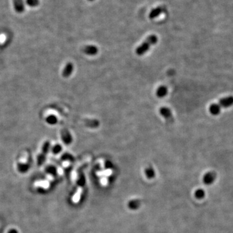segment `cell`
I'll return each instance as SVG.
<instances>
[{
    "label": "cell",
    "instance_id": "cell-20",
    "mask_svg": "<svg viewBox=\"0 0 233 233\" xmlns=\"http://www.w3.org/2000/svg\"><path fill=\"white\" fill-rule=\"evenodd\" d=\"M86 183V180H85V177L84 175H81L79 180L78 181V184H79V185H81V186H84V184Z\"/></svg>",
    "mask_w": 233,
    "mask_h": 233
},
{
    "label": "cell",
    "instance_id": "cell-13",
    "mask_svg": "<svg viewBox=\"0 0 233 233\" xmlns=\"http://www.w3.org/2000/svg\"><path fill=\"white\" fill-rule=\"evenodd\" d=\"M139 206H140V202L138 200H133L132 201H129L128 203V207L133 210L138 209Z\"/></svg>",
    "mask_w": 233,
    "mask_h": 233
},
{
    "label": "cell",
    "instance_id": "cell-9",
    "mask_svg": "<svg viewBox=\"0 0 233 233\" xmlns=\"http://www.w3.org/2000/svg\"><path fill=\"white\" fill-rule=\"evenodd\" d=\"M218 104L223 108H229L232 106H233V97L232 96H229V97H226L222 98L220 101H219Z\"/></svg>",
    "mask_w": 233,
    "mask_h": 233
},
{
    "label": "cell",
    "instance_id": "cell-18",
    "mask_svg": "<svg viewBox=\"0 0 233 233\" xmlns=\"http://www.w3.org/2000/svg\"><path fill=\"white\" fill-rule=\"evenodd\" d=\"M50 147H51V143L49 141H45L44 145L42 146V151L45 154H47L48 152H49V150L50 149Z\"/></svg>",
    "mask_w": 233,
    "mask_h": 233
},
{
    "label": "cell",
    "instance_id": "cell-8",
    "mask_svg": "<svg viewBox=\"0 0 233 233\" xmlns=\"http://www.w3.org/2000/svg\"><path fill=\"white\" fill-rule=\"evenodd\" d=\"M13 6L15 11L21 14L25 11V3L23 0H13Z\"/></svg>",
    "mask_w": 233,
    "mask_h": 233
},
{
    "label": "cell",
    "instance_id": "cell-15",
    "mask_svg": "<svg viewBox=\"0 0 233 233\" xmlns=\"http://www.w3.org/2000/svg\"><path fill=\"white\" fill-rule=\"evenodd\" d=\"M194 195H195V197L197 199H198V200H201V199L204 198V197L205 196V193L204 190H203L201 189H199L196 190Z\"/></svg>",
    "mask_w": 233,
    "mask_h": 233
},
{
    "label": "cell",
    "instance_id": "cell-5",
    "mask_svg": "<svg viewBox=\"0 0 233 233\" xmlns=\"http://www.w3.org/2000/svg\"><path fill=\"white\" fill-rule=\"evenodd\" d=\"M216 178V172H213V171H211V172H209L204 175L203 178V181L205 184H207V185H210V184L214 182Z\"/></svg>",
    "mask_w": 233,
    "mask_h": 233
},
{
    "label": "cell",
    "instance_id": "cell-19",
    "mask_svg": "<svg viewBox=\"0 0 233 233\" xmlns=\"http://www.w3.org/2000/svg\"><path fill=\"white\" fill-rule=\"evenodd\" d=\"M61 159L65 160V161H74V157L69 153L64 154L62 156H61Z\"/></svg>",
    "mask_w": 233,
    "mask_h": 233
},
{
    "label": "cell",
    "instance_id": "cell-6",
    "mask_svg": "<svg viewBox=\"0 0 233 233\" xmlns=\"http://www.w3.org/2000/svg\"><path fill=\"white\" fill-rule=\"evenodd\" d=\"M74 71V64L72 62H67L64 66L61 73V75L64 78H69Z\"/></svg>",
    "mask_w": 233,
    "mask_h": 233
},
{
    "label": "cell",
    "instance_id": "cell-16",
    "mask_svg": "<svg viewBox=\"0 0 233 233\" xmlns=\"http://www.w3.org/2000/svg\"><path fill=\"white\" fill-rule=\"evenodd\" d=\"M26 4L30 7H36L40 4V0H26Z\"/></svg>",
    "mask_w": 233,
    "mask_h": 233
},
{
    "label": "cell",
    "instance_id": "cell-1",
    "mask_svg": "<svg viewBox=\"0 0 233 233\" xmlns=\"http://www.w3.org/2000/svg\"><path fill=\"white\" fill-rule=\"evenodd\" d=\"M158 42V37L155 35H151L147 37L144 42L135 49V53L138 56H142L146 54L151 47Z\"/></svg>",
    "mask_w": 233,
    "mask_h": 233
},
{
    "label": "cell",
    "instance_id": "cell-14",
    "mask_svg": "<svg viewBox=\"0 0 233 233\" xmlns=\"http://www.w3.org/2000/svg\"><path fill=\"white\" fill-rule=\"evenodd\" d=\"M145 174H146V176L148 178H149V179H152V178L154 177H155V172H154V170L150 167H148L146 168L145 170Z\"/></svg>",
    "mask_w": 233,
    "mask_h": 233
},
{
    "label": "cell",
    "instance_id": "cell-22",
    "mask_svg": "<svg viewBox=\"0 0 233 233\" xmlns=\"http://www.w3.org/2000/svg\"><path fill=\"white\" fill-rule=\"evenodd\" d=\"M87 1H89V2H93V1H95V0H87Z\"/></svg>",
    "mask_w": 233,
    "mask_h": 233
},
{
    "label": "cell",
    "instance_id": "cell-4",
    "mask_svg": "<svg viewBox=\"0 0 233 233\" xmlns=\"http://www.w3.org/2000/svg\"><path fill=\"white\" fill-rule=\"evenodd\" d=\"M82 53L88 56H95L99 53L98 47L95 45H86L82 48Z\"/></svg>",
    "mask_w": 233,
    "mask_h": 233
},
{
    "label": "cell",
    "instance_id": "cell-21",
    "mask_svg": "<svg viewBox=\"0 0 233 233\" xmlns=\"http://www.w3.org/2000/svg\"><path fill=\"white\" fill-rule=\"evenodd\" d=\"M105 166L108 168H110L112 167L113 164H112V163L111 161H106V164H105Z\"/></svg>",
    "mask_w": 233,
    "mask_h": 233
},
{
    "label": "cell",
    "instance_id": "cell-3",
    "mask_svg": "<svg viewBox=\"0 0 233 233\" xmlns=\"http://www.w3.org/2000/svg\"><path fill=\"white\" fill-rule=\"evenodd\" d=\"M61 139L66 145H70L72 143L73 138L71 133L67 129H63L60 132Z\"/></svg>",
    "mask_w": 233,
    "mask_h": 233
},
{
    "label": "cell",
    "instance_id": "cell-17",
    "mask_svg": "<svg viewBox=\"0 0 233 233\" xmlns=\"http://www.w3.org/2000/svg\"><path fill=\"white\" fill-rule=\"evenodd\" d=\"M51 150L53 154H58L62 150V146H61L60 144H56V145H54L51 148Z\"/></svg>",
    "mask_w": 233,
    "mask_h": 233
},
{
    "label": "cell",
    "instance_id": "cell-7",
    "mask_svg": "<svg viewBox=\"0 0 233 233\" xmlns=\"http://www.w3.org/2000/svg\"><path fill=\"white\" fill-rule=\"evenodd\" d=\"M164 9H165V8H164V6H157V7L154 8L149 13V18L150 19H153L157 17H158L164 11Z\"/></svg>",
    "mask_w": 233,
    "mask_h": 233
},
{
    "label": "cell",
    "instance_id": "cell-11",
    "mask_svg": "<svg viewBox=\"0 0 233 233\" xmlns=\"http://www.w3.org/2000/svg\"><path fill=\"white\" fill-rule=\"evenodd\" d=\"M209 112L212 115H218L221 112V106L217 103L212 104L209 106Z\"/></svg>",
    "mask_w": 233,
    "mask_h": 233
},
{
    "label": "cell",
    "instance_id": "cell-2",
    "mask_svg": "<svg viewBox=\"0 0 233 233\" xmlns=\"http://www.w3.org/2000/svg\"><path fill=\"white\" fill-rule=\"evenodd\" d=\"M159 114L165 119L167 122L171 123L174 122V116L172 112L171 109L167 106H162L159 109Z\"/></svg>",
    "mask_w": 233,
    "mask_h": 233
},
{
    "label": "cell",
    "instance_id": "cell-10",
    "mask_svg": "<svg viewBox=\"0 0 233 233\" xmlns=\"http://www.w3.org/2000/svg\"><path fill=\"white\" fill-rule=\"evenodd\" d=\"M168 87L164 85H161V86H159L158 88L157 89L156 96L158 98L163 99L164 97H165L168 95Z\"/></svg>",
    "mask_w": 233,
    "mask_h": 233
},
{
    "label": "cell",
    "instance_id": "cell-12",
    "mask_svg": "<svg viewBox=\"0 0 233 233\" xmlns=\"http://www.w3.org/2000/svg\"><path fill=\"white\" fill-rule=\"evenodd\" d=\"M45 122L49 125L54 126V125H56L57 124L58 122V117L56 115H48L47 117L45 118Z\"/></svg>",
    "mask_w": 233,
    "mask_h": 233
}]
</instances>
